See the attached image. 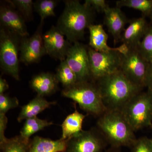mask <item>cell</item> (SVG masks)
Segmentation results:
<instances>
[{"label":"cell","mask_w":152,"mask_h":152,"mask_svg":"<svg viewBox=\"0 0 152 152\" xmlns=\"http://www.w3.org/2000/svg\"><path fill=\"white\" fill-rule=\"evenodd\" d=\"M108 110L121 111L142 87L134 83L120 70L95 82Z\"/></svg>","instance_id":"6da1fadb"},{"label":"cell","mask_w":152,"mask_h":152,"mask_svg":"<svg viewBox=\"0 0 152 152\" xmlns=\"http://www.w3.org/2000/svg\"><path fill=\"white\" fill-rule=\"evenodd\" d=\"M65 7L56 26L70 43L83 39L86 28L93 24L94 12L86 4L77 0L64 1Z\"/></svg>","instance_id":"7a4b0ae2"},{"label":"cell","mask_w":152,"mask_h":152,"mask_svg":"<svg viewBox=\"0 0 152 152\" xmlns=\"http://www.w3.org/2000/svg\"><path fill=\"white\" fill-rule=\"evenodd\" d=\"M97 126L111 147L130 148L137 140L134 131L121 111L107 110L99 117Z\"/></svg>","instance_id":"3957f363"},{"label":"cell","mask_w":152,"mask_h":152,"mask_svg":"<svg viewBox=\"0 0 152 152\" xmlns=\"http://www.w3.org/2000/svg\"><path fill=\"white\" fill-rule=\"evenodd\" d=\"M63 96L72 100L87 113L99 117L107 110L96 83L93 81L77 82L64 88Z\"/></svg>","instance_id":"277c9868"},{"label":"cell","mask_w":152,"mask_h":152,"mask_svg":"<svg viewBox=\"0 0 152 152\" xmlns=\"http://www.w3.org/2000/svg\"><path fill=\"white\" fill-rule=\"evenodd\" d=\"M134 132L152 124V93L148 89L135 96L122 110Z\"/></svg>","instance_id":"5b68a950"},{"label":"cell","mask_w":152,"mask_h":152,"mask_svg":"<svg viewBox=\"0 0 152 152\" xmlns=\"http://www.w3.org/2000/svg\"><path fill=\"white\" fill-rule=\"evenodd\" d=\"M21 37L1 28L0 64L5 73L20 80L18 52Z\"/></svg>","instance_id":"8992f818"},{"label":"cell","mask_w":152,"mask_h":152,"mask_svg":"<svg viewBox=\"0 0 152 152\" xmlns=\"http://www.w3.org/2000/svg\"><path fill=\"white\" fill-rule=\"evenodd\" d=\"M88 49L90 73L93 81L96 82L120 69L122 55L118 51L100 52L91 47Z\"/></svg>","instance_id":"52a82bcc"},{"label":"cell","mask_w":152,"mask_h":152,"mask_svg":"<svg viewBox=\"0 0 152 152\" xmlns=\"http://www.w3.org/2000/svg\"><path fill=\"white\" fill-rule=\"evenodd\" d=\"M148 65L138 48L129 49L122 55L119 70L134 83L144 88Z\"/></svg>","instance_id":"ba28073f"},{"label":"cell","mask_w":152,"mask_h":152,"mask_svg":"<svg viewBox=\"0 0 152 152\" xmlns=\"http://www.w3.org/2000/svg\"><path fill=\"white\" fill-rule=\"evenodd\" d=\"M107 145L97 128H92L67 140L66 152H103Z\"/></svg>","instance_id":"9c48e42d"},{"label":"cell","mask_w":152,"mask_h":152,"mask_svg":"<svg viewBox=\"0 0 152 152\" xmlns=\"http://www.w3.org/2000/svg\"><path fill=\"white\" fill-rule=\"evenodd\" d=\"M44 23V21H41L35 32L31 37L21 39L20 61L25 64L37 63L47 54L43 39Z\"/></svg>","instance_id":"30bf717a"},{"label":"cell","mask_w":152,"mask_h":152,"mask_svg":"<svg viewBox=\"0 0 152 152\" xmlns=\"http://www.w3.org/2000/svg\"><path fill=\"white\" fill-rule=\"evenodd\" d=\"M65 61L75 74L77 82L92 80L88 49L83 45L78 42L72 45Z\"/></svg>","instance_id":"8fae6325"},{"label":"cell","mask_w":152,"mask_h":152,"mask_svg":"<svg viewBox=\"0 0 152 152\" xmlns=\"http://www.w3.org/2000/svg\"><path fill=\"white\" fill-rule=\"evenodd\" d=\"M44 46L47 54L61 62L66 60L72 44L56 26H52L43 36Z\"/></svg>","instance_id":"7c38bea8"},{"label":"cell","mask_w":152,"mask_h":152,"mask_svg":"<svg viewBox=\"0 0 152 152\" xmlns=\"http://www.w3.org/2000/svg\"><path fill=\"white\" fill-rule=\"evenodd\" d=\"M1 28L10 31L20 37L29 35L25 20L21 15L9 4H3L0 7Z\"/></svg>","instance_id":"4fadbf2b"},{"label":"cell","mask_w":152,"mask_h":152,"mask_svg":"<svg viewBox=\"0 0 152 152\" xmlns=\"http://www.w3.org/2000/svg\"><path fill=\"white\" fill-rule=\"evenodd\" d=\"M129 23V24L123 32L121 40L128 48H136L138 47L149 26L143 17L132 19Z\"/></svg>","instance_id":"5bb4252c"},{"label":"cell","mask_w":152,"mask_h":152,"mask_svg":"<svg viewBox=\"0 0 152 152\" xmlns=\"http://www.w3.org/2000/svg\"><path fill=\"white\" fill-rule=\"evenodd\" d=\"M89 31V45L92 48L96 51L107 52L116 50L123 55L129 50L128 47L122 44L117 48H112L107 45L108 35L101 24H92L88 28Z\"/></svg>","instance_id":"9a60e30c"},{"label":"cell","mask_w":152,"mask_h":152,"mask_svg":"<svg viewBox=\"0 0 152 152\" xmlns=\"http://www.w3.org/2000/svg\"><path fill=\"white\" fill-rule=\"evenodd\" d=\"M104 23L109 33L114 38V42L117 43L121 40L125 30V27L129 20L121 8L109 7L104 12Z\"/></svg>","instance_id":"2e32d148"},{"label":"cell","mask_w":152,"mask_h":152,"mask_svg":"<svg viewBox=\"0 0 152 152\" xmlns=\"http://www.w3.org/2000/svg\"><path fill=\"white\" fill-rule=\"evenodd\" d=\"M58 83L55 74L42 72L33 77L30 85L38 95L45 97L56 93L58 89Z\"/></svg>","instance_id":"e0dca14e"},{"label":"cell","mask_w":152,"mask_h":152,"mask_svg":"<svg viewBox=\"0 0 152 152\" xmlns=\"http://www.w3.org/2000/svg\"><path fill=\"white\" fill-rule=\"evenodd\" d=\"M67 140H53L35 136L30 141V152H66Z\"/></svg>","instance_id":"ac0fdd59"},{"label":"cell","mask_w":152,"mask_h":152,"mask_svg":"<svg viewBox=\"0 0 152 152\" xmlns=\"http://www.w3.org/2000/svg\"><path fill=\"white\" fill-rule=\"evenodd\" d=\"M56 103L55 102H48L44 97L37 95L28 104L22 107L17 120L19 122H20L23 120L37 117L38 114Z\"/></svg>","instance_id":"d6986e66"},{"label":"cell","mask_w":152,"mask_h":152,"mask_svg":"<svg viewBox=\"0 0 152 152\" xmlns=\"http://www.w3.org/2000/svg\"><path fill=\"white\" fill-rule=\"evenodd\" d=\"M75 110L64 120L62 124V135L61 139L67 140L81 132L84 120L87 115L79 113L75 105Z\"/></svg>","instance_id":"ffe728a7"},{"label":"cell","mask_w":152,"mask_h":152,"mask_svg":"<svg viewBox=\"0 0 152 152\" xmlns=\"http://www.w3.org/2000/svg\"><path fill=\"white\" fill-rule=\"evenodd\" d=\"M30 141L20 135L7 138L0 143L1 152H30Z\"/></svg>","instance_id":"44dd1931"},{"label":"cell","mask_w":152,"mask_h":152,"mask_svg":"<svg viewBox=\"0 0 152 152\" xmlns=\"http://www.w3.org/2000/svg\"><path fill=\"white\" fill-rule=\"evenodd\" d=\"M53 124L52 122L48 121L46 120L41 119L37 117L30 118L26 120L20 132V135L25 138L30 139V137L35 133Z\"/></svg>","instance_id":"7402d4cb"},{"label":"cell","mask_w":152,"mask_h":152,"mask_svg":"<svg viewBox=\"0 0 152 152\" xmlns=\"http://www.w3.org/2000/svg\"><path fill=\"white\" fill-rule=\"evenodd\" d=\"M56 75L59 83H61L64 88L71 86L77 82L75 74L65 60L61 62Z\"/></svg>","instance_id":"603a6c76"},{"label":"cell","mask_w":152,"mask_h":152,"mask_svg":"<svg viewBox=\"0 0 152 152\" xmlns=\"http://www.w3.org/2000/svg\"><path fill=\"white\" fill-rule=\"evenodd\" d=\"M116 4L119 8L126 7L140 11L145 18L149 17L152 12V0H120Z\"/></svg>","instance_id":"cb8c5ba5"},{"label":"cell","mask_w":152,"mask_h":152,"mask_svg":"<svg viewBox=\"0 0 152 152\" xmlns=\"http://www.w3.org/2000/svg\"><path fill=\"white\" fill-rule=\"evenodd\" d=\"M59 1L56 0H39L34 3L35 10L40 16L41 21L50 17H55V9Z\"/></svg>","instance_id":"d4e9b609"},{"label":"cell","mask_w":152,"mask_h":152,"mask_svg":"<svg viewBox=\"0 0 152 152\" xmlns=\"http://www.w3.org/2000/svg\"><path fill=\"white\" fill-rule=\"evenodd\" d=\"M21 15L25 20L31 21L33 18L34 3L32 0H11L6 1Z\"/></svg>","instance_id":"484cf974"},{"label":"cell","mask_w":152,"mask_h":152,"mask_svg":"<svg viewBox=\"0 0 152 152\" xmlns=\"http://www.w3.org/2000/svg\"><path fill=\"white\" fill-rule=\"evenodd\" d=\"M138 49L148 62H152V26H149Z\"/></svg>","instance_id":"4316f807"},{"label":"cell","mask_w":152,"mask_h":152,"mask_svg":"<svg viewBox=\"0 0 152 152\" xmlns=\"http://www.w3.org/2000/svg\"><path fill=\"white\" fill-rule=\"evenodd\" d=\"M19 105L16 97H11L5 94H0V114L6 115L8 111L17 107Z\"/></svg>","instance_id":"83f0119b"},{"label":"cell","mask_w":152,"mask_h":152,"mask_svg":"<svg viewBox=\"0 0 152 152\" xmlns=\"http://www.w3.org/2000/svg\"><path fill=\"white\" fill-rule=\"evenodd\" d=\"M130 148L131 152H152V139L145 137L137 139Z\"/></svg>","instance_id":"f1b7e54d"},{"label":"cell","mask_w":152,"mask_h":152,"mask_svg":"<svg viewBox=\"0 0 152 152\" xmlns=\"http://www.w3.org/2000/svg\"><path fill=\"white\" fill-rule=\"evenodd\" d=\"M84 3L91 7L93 10L99 12L104 13L110 7L104 0H86Z\"/></svg>","instance_id":"f546056e"},{"label":"cell","mask_w":152,"mask_h":152,"mask_svg":"<svg viewBox=\"0 0 152 152\" xmlns=\"http://www.w3.org/2000/svg\"><path fill=\"white\" fill-rule=\"evenodd\" d=\"M7 123L8 119L5 114H0V143L7 138L5 136V132Z\"/></svg>","instance_id":"4dcf8cb0"},{"label":"cell","mask_w":152,"mask_h":152,"mask_svg":"<svg viewBox=\"0 0 152 152\" xmlns=\"http://www.w3.org/2000/svg\"><path fill=\"white\" fill-rule=\"evenodd\" d=\"M145 86L152 93V62L149 63L146 76Z\"/></svg>","instance_id":"1f68e13d"},{"label":"cell","mask_w":152,"mask_h":152,"mask_svg":"<svg viewBox=\"0 0 152 152\" xmlns=\"http://www.w3.org/2000/svg\"><path fill=\"white\" fill-rule=\"evenodd\" d=\"M9 86L5 79L0 78V94H4L5 92L8 89Z\"/></svg>","instance_id":"d6a6232c"},{"label":"cell","mask_w":152,"mask_h":152,"mask_svg":"<svg viewBox=\"0 0 152 152\" xmlns=\"http://www.w3.org/2000/svg\"><path fill=\"white\" fill-rule=\"evenodd\" d=\"M120 148H121L111 147L109 149L107 150L105 152H121Z\"/></svg>","instance_id":"836d02e7"},{"label":"cell","mask_w":152,"mask_h":152,"mask_svg":"<svg viewBox=\"0 0 152 152\" xmlns=\"http://www.w3.org/2000/svg\"><path fill=\"white\" fill-rule=\"evenodd\" d=\"M149 17L152 21V12L151 13V15H150Z\"/></svg>","instance_id":"e575fe53"},{"label":"cell","mask_w":152,"mask_h":152,"mask_svg":"<svg viewBox=\"0 0 152 152\" xmlns=\"http://www.w3.org/2000/svg\"><path fill=\"white\" fill-rule=\"evenodd\" d=\"M150 127H151L152 128V124L151 125V126H150Z\"/></svg>","instance_id":"d590c367"}]
</instances>
